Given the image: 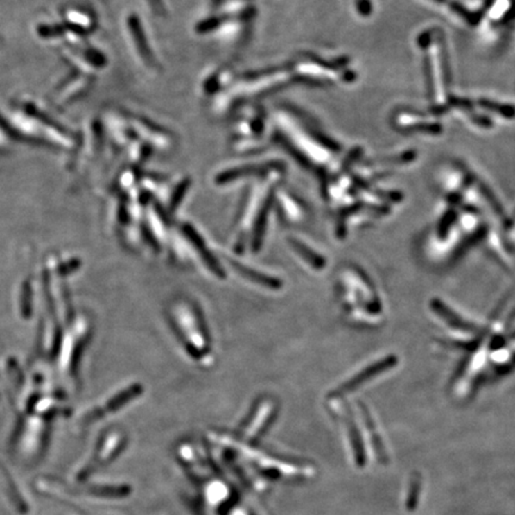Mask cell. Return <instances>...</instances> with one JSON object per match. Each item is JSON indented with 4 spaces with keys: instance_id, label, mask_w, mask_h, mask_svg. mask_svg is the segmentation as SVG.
<instances>
[{
    "instance_id": "3957f363",
    "label": "cell",
    "mask_w": 515,
    "mask_h": 515,
    "mask_svg": "<svg viewBox=\"0 0 515 515\" xmlns=\"http://www.w3.org/2000/svg\"><path fill=\"white\" fill-rule=\"evenodd\" d=\"M394 364H395V360H394V358L390 357L384 359V360H381L377 364L370 365L365 370L362 371V374H358V375L349 379V382L345 385H342L339 390L342 392H352V390L357 389V387H360L363 384L367 383V381H369V379L374 378L376 376H378L379 374H382V371L392 367Z\"/></svg>"
},
{
    "instance_id": "7a4b0ae2",
    "label": "cell",
    "mask_w": 515,
    "mask_h": 515,
    "mask_svg": "<svg viewBox=\"0 0 515 515\" xmlns=\"http://www.w3.org/2000/svg\"><path fill=\"white\" fill-rule=\"evenodd\" d=\"M395 124L400 128L405 130H417V132H427L432 135H438L442 132V125L435 122H427L422 119V116L413 112H402L395 119Z\"/></svg>"
},
{
    "instance_id": "277c9868",
    "label": "cell",
    "mask_w": 515,
    "mask_h": 515,
    "mask_svg": "<svg viewBox=\"0 0 515 515\" xmlns=\"http://www.w3.org/2000/svg\"><path fill=\"white\" fill-rule=\"evenodd\" d=\"M478 107H481L485 110L490 111V112H496L505 119H514L515 117V107H512L509 104L493 102L489 99H480Z\"/></svg>"
},
{
    "instance_id": "8992f818",
    "label": "cell",
    "mask_w": 515,
    "mask_h": 515,
    "mask_svg": "<svg viewBox=\"0 0 515 515\" xmlns=\"http://www.w3.org/2000/svg\"><path fill=\"white\" fill-rule=\"evenodd\" d=\"M432 1H435L437 4H446V3H448V0H432Z\"/></svg>"
},
{
    "instance_id": "6da1fadb",
    "label": "cell",
    "mask_w": 515,
    "mask_h": 515,
    "mask_svg": "<svg viewBox=\"0 0 515 515\" xmlns=\"http://www.w3.org/2000/svg\"><path fill=\"white\" fill-rule=\"evenodd\" d=\"M428 48L430 51V73L428 76L430 77V87H432V94L435 96V102H437V109L438 112L443 107H447V86L445 85L446 82V77H445V69H444V58H443V47H442V41L438 40V37H435L433 35V37L430 40V42L427 44L426 47Z\"/></svg>"
},
{
    "instance_id": "5b68a950",
    "label": "cell",
    "mask_w": 515,
    "mask_h": 515,
    "mask_svg": "<svg viewBox=\"0 0 515 515\" xmlns=\"http://www.w3.org/2000/svg\"><path fill=\"white\" fill-rule=\"evenodd\" d=\"M357 10L358 12L360 13L362 16H369L371 13V10H372V5H371L370 0H358Z\"/></svg>"
}]
</instances>
